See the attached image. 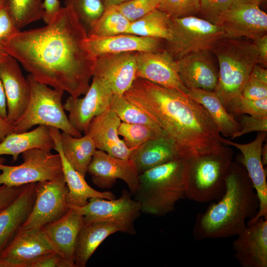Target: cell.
<instances>
[{
	"instance_id": "obj_1",
	"label": "cell",
	"mask_w": 267,
	"mask_h": 267,
	"mask_svg": "<svg viewBox=\"0 0 267 267\" xmlns=\"http://www.w3.org/2000/svg\"><path fill=\"white\" fill-rule=\"evenodd\" d=\"M87 37L73 9L65 5L49 23L19 30L0 46L35 80L76 98L88 90L96 58L87 46Z\"/></svg>"
},
{
	"instance_id": "obj_2",
	"label": "cell",
	"mask_w": 267,
	"mask_h": 267,
	"mask_svg": "<svg viewBox=\"0 0 267 267\" xmlns=\"http://www.w3.org/2000/svg\"><path fill=\"white\" fill-rule=\"evenodd\" d=\"M123 96L166 133L181 157L189 160L225 149L208 111L187 94L136 78Z\"/></svg>"
},
{
	"instance_id": "obj_3",
	"label": "cell",
	"mask_w": 267,
	"mask_h": 267,
	"mask_svg": "<svg viewBox=\"0 0 267 267\" xmlns=\"http://www.w3.org/2000/svg\"><path fill=\"white\" fill-rule=\"evenodd\" d=\"M259 202L244 166L232 162L223 195L217 202L197 215L192 234L198 241L238 235L246 221L255 216Z\"/></svg>"
},
{
	"instance_id": "obj_4",
	"label": "cell",
	"mask_w": 267,
	"mask_h": 267,
	"mask_svg": "<svg viewBox=\"0 0 267 267\" xmlns=\"http://www.w3.org/2000/svg\"><path fill=\"white\" fill-rule=\"evenodd\" d=\"M187 173L186 160L179 157L140 174L134 195L141 212L161 217L174 211L185 197Z\"/></svg>"
},
{
	"instance_id": "obj_5",
	"label": "cell",
	"mask_w": 267,
	"mask_h": 267,
	"mask_svg": "<svg viewBox=\"0 0 267 267\" xmlns=\"http://www.w3.org/2000/svg\"><path fill=\"white\" fill-rule=\"evenodd\" d=\"M212 52L219 66L214 91L223 105L229 107L240 95L252 69L258 64L257 48L251 40L224 38Z\"/></svg>"
},
{
	"instance_id": "obj_6",
	"label": "cell",
	"mask_w": 267,
	"mask_h": 267,
	"mask_svg": "<svg viewBox=\"0 0 267 267\" xmlns=\"http://www.w3.org/2000/svg\"><path fill=\"white\" fill-rule=\"evenodd\" d=\"M30 88V97L26 109L14 124V133H22L33 126L54 127L75 137L82 134L70 123L62 104L64 91L51 89L41 83L30 74L27 77Z\"/></svg>"
},
{
	"instance_id": "obj_7",
	"label": "cell",
	"mask_w": 267,
	"mask_h": 267,
	"mask_svg": "<svg viewBox=\"0 0 267 267\" xmlns=\"http://www.w3.org/2000/svg\"><path fill=\"white\" fill-rule=\"evenodd\" d=\"M232 157L231 151L225 147L220 153L186 159L187 173L185 197L199 203L219 200L224 191Z\"/></svg>"
},
{
	"instance_id": "obj_8",
	"label": "cell",
	"mask_w": 267,
	"mask_h": 267,
	"mask_svg": "<svg viewBox=\"0 0 267 267\" xmlns=\"http://www.w3.org/2000/svg\"><path fill=\"white\" fill-rule=\"evenodd\" d=\"M171 38L165 41L164 49L176 61L190 53L212 51L224 38L219 25L195 16L171 20Z\"/></svg>"
},
{
	"instance_id": "obj_9",
	"label": "cell",
	"mask_w": 267,
	"mask_h": 267,
	"mask_svg": "<svg viewBox=\"0 0 267 267\" xmlns=\"http://www.w3.org/2000/svg\"><path fill=\"white\" fill-rule=\"evenodd\" d=\"M23 161L17 166L0 162V185L18 186L51 180L63 175L59 154L50 150L33 148L22 153Z\"/></svg>"
},
{
	"instance_id": "obj_10",
	"label": "cell",
	"mask_w": 267,
	"mask_h": 267,
	"mask_svg": "<svg viewBox=\"0 0 267 267\" xmlns=\"http://www.w3.org/2000/svg\"><path fill=\"white\" fill-rule=\"evenodd\" d=\"M126 190L118 199L91 198L82 207L71 206L83 216V222H107L118 225L123 232L134 234V222L141 211L139 203Z\"/></svg>"
},
{
	"instance_id": "obj_11",
	"label": "cell",
	"mask_w": 267,
	"mask_h": 267,
	"mask_svg": "<svg viewBox=\"0 0 267 267\" xmlns=\"http://www.w3.org/2000/svg\"><path fill=\"white\" fill-rule=\"evenodd\" d=\"M68 187L64 175L51 180L37 182L36 196L32 211L21 226L42 229L63 217L70 207L67 202Z\"/></svg>"
},
{
	"instance_id": "obj_12",
	"label": "cell",
	"mask_w": 267,
	"mask_h": 267,
	"mask_svg": "<svg viewBox=\"0 0 267 267\" xmlns=\"http://www.w3.org/2000/svg\"><path fill=\"white\" fill-rule=\"evenodd\" d=\"M216 24L224 38L253 40L267 34V14L259 5L234 0L230 6L220 14Z\"/></svg>"
},
{
	"instance_id": "obj_13",
	"label": "cell",
	"mask_w": 267,
	"mask_h": 267,
	"mask_svg": "<svg viewBox=\"0 0 267 267\" xmlns=\"http://www.w3.org/2000/svg\"><path fill=\"white\" fill-rule=\"evenodd\" d=\"M113 93L107 83L92 77L89 88L82 98L69 96L63 104L68 119L79 132L86 133L91 120L109 109Z\"/></svg>"
},
{
	"instance_id": "obj_14",
	"label": "cell",
	"mask_w": 267,
	"mask_h": 267,
	"mask_svg": "<svg viewBox=\"0 0 267 267\" xmlns=\"http://www.w3.org/2000/svg\"><path fill=\"white\" fill-rule=\"evenodd\" d=\"M56 251L42 229L20 226L0 252V267H28L38 257Z\"/></svg>"
},
{
	"instance_id": "obj_15",
	"label": "cell",
	"mask_w": 267,
	"mask_h": 267,
	"mask_svg": "<svg viewBox=\"0 0 267 267\" xmlns=\"http://www.w3.org/2000/svg\"><path fill=\"white\" fill-rule=\"evenodd\" d=\"M135 76L136 78L186 94L188 91L179 79L177 61L165 49L137 52Z\"/></svg>"
},
{
	"instance_id": "obj_16",
	"label": "cell",
	"mask_w": 267,
	"mask_h": 267,
	"mask_svg": "<svg viewBox=\"0 0 267 267\" xmlns=\"http://www.w3.org/2000/svg\"><path fill=\"white\" fill-rule=\"evenodd\" d=\"M136 53H112L96 57L92 77L107 83L113 94L123 95L136 79Z\"/></svg>"
},
{
	"instance_id": "obj_17",
	"label": "cell",
	"mask_w": 267,
	"mask_h": 267,
	"mask_svg": "<svg viewBox=\"0 0 267 267\" xmlns=\"http://www.w3.org/2000/svg\"><path fill=\"white\" fill-rule=\"evenodd\" d=\"M267 132H259L256 138L251 142L241 144L222 138L223 144L232 145L242 154V163L257 194L259 205L257 213L247 224H252L262 217L267 219V183L266 174L262 159L263 144Z\"/></svg>"
},
{
	"instance_id": "obj_18",
	"label": "cell",
	"mask_w": 267,
	"mask_h": 267,
	"mask_svg": "<svg viewBox=\"0 0 267 267\" xmlns=\"http://www.w3.org/2000/svg\"><path fill=\"white\" fill-rule=\"evenodd\" d=\"M88 173L93 183L101 188H109L120 179L127 184L134 195L138 185L139 174L129 159L114 157L101 150L95 151Z\"/></svg>"
},
{
	"instance_id": "obj_19",
	"label": "cell",
	"mask_w": 267,
	"mask_h": 267,
	"mask_svg": "<svg viewBox=\"0 0 267 267\" xmlns=\"http://www.w3.org/2000/svg\"><path fill=\"white\" fill-rule=\"evenodd\" d=\"M233 242L234 256L242 267H267V219L246 224Z\"/></svg>"
},
{
	"instance_id": "obj_20",
	"label": "cell",
	"mask_w": 267,
	"mask_h": 267,
	"mask_svg": "<svg viewBox=\"0 0 267 267\" xmlns=\"http://www.w3.org/2000/svg\"><path fill=\"white\" fill-rule=\"evenodd\" d=\"M0 79L6 99V120L14 125L28 104L30 86L27 78L23 76L17 61L10 56L0 62Z\"/></svg>"
},
{
	"instance_id": "obj_21",
	"label": "cell",
	"mask_w": 267,
	"mask_h": 267,
	"mask_svg": "<svg viewBox=\"0 0 267 267\" xmlns=\"http://www.w3.org/2000/svg\"><path fill=\"white\" fill-rule=\"evenodd\" d=\"M211 52H193L177 61L179 79L187 89L214 90L218 83V71Z\"/></svg>"
},
{
	"instance_id": "obj_22",
	"label": "cell",
	"mask_w": 267,
	"mask_h": 267,
	"mask_svg": "<svg viewBox=\"0 0 267 267\" xmlns=\"http://www.w3.org/2000/svg\"><path fill=\"white\" fill-rule=\"evenodd\" d=\"M121 123L116 113L109 109L91 120L85 134L92 138L97 150L129 160L134 149L128 148L119 137L118 130Z\"/></svg>"
},
{
	"instance_id": "obj_23",
	"label": "cell",
	"mask_w": 267,
	"mask_h": 267,
	"mask_svg": "<svg viewBox=\"0 0 267 267\" xmlns=\"http://www.w3.org/2000/svg\"><path fill=\"white\" fill-rule=\"evenodd\" d=\"M86 43L95 58L107 53L158 51L165 47L163 39L127 33L103 37L88 36Z\"/></svg>"
},
{
	"instance_id": "obj_24",
	"label": "cell",
	"mask_w": 267,
	"mask_h": 267,
	"mask_svg": "<svg viewBox=\"0 0 267 267\" xmlns=\"http://www.w3.org/2000/svg\"><path fill=\"white\" fill-rule=\"evenodd\" d=\"M83 223V216L70 207L63 217L42 228L55 251L74 265L77 240Z\"/></svg>"
},
{
	"instance_id": "obj_25",
	"label": "cell",
	"mask_w": 267,
	"mask_h": 267,
	"mask_svg": "<svg viewBox=\"0 0 267 267\" xmlns=\"http://www.w3.org/2000/svg\"><path fill=\"white\" fill-rule=\"evenodd\" d=\"M50 133L55 143L54 149L59 154L68 192L67 202L69 206L82 207L87 204L91 198H101L107 199L115 198L114 193L110 191H99L90 186L85 178L77 171L66 159L62 150L60 130L49 127Z\"/></svg>"
},
{
	"instance_id": "obj_26",
	"label": "cell",
	"mask_w": 267,
	"mask_h": 267,
	"mask_svg": "<svg viewBox=\"0 0 267 267\" xmlns=\"http://www.w3.org/2000/svg\"><path fill=\"white\" fill-rule=\"evenodd\" d=\"M37 182L25 184L19 195L0 212V252L26 221L33 208Z\"/></svg>"
},
{
	"instance_id": "obj_27",
	"label": "cell",
	"mask_w": 267,
	"mask_h": 267,
	"mask_svg": "<svg viewBox=\"0 0 267 267\" xmlns=\"http://www.w3.org/2000/svg\"><path fill=\"white\" fill-rule=\"evenodd\" d=\"M179 157L173 140L165 136L149 140L134 149L129 160L140 174Z\"/></svg>"
},
{
	"instance_id": "obj_28",
	"label": "cell",
	"mask_w": 267,
	"mask_h": 267,
	"mask_svg": "<svg viewBox=\"0 0 267 267\" xmlns=\"http://www.w3.org/2000/svg\"><path fill=\"white\" fill-rule=\"evenodd\" d=\"M122 232L116 224L107 222H83L77 240L74 263L76 267H85L91 255L109 236Z\"/></svg>"
},
{
	"instance_id": "obj_29",
	"label": "cell",
	"mask_w": 267,
	"mask_h": 267,
	"mask_svg": "<svg viewBox=\"0 0 267 267\" xmlns=\"http://www.w3.org/2000/svg\"><path fill=\"white\" fill-rule=\"evenodd\" d=\"M54 141L50 133L49 127L39 125L31 131L22 133H12L0 141V156L9 155L16 161L19 155L33 148L48 150L54 149Z\"/></svg>"
},
{
	"instance_id": "obj_30",
	"label": "cell",
	"mask_w": 267,
	"mask_h": 267,
	"mask_svg": "<svg viewBox=\"0 0 267 267\" xmlns=\"http://www.w3.org/2000/svg\"><path fill=\"white\" fill-rule=\"evenodd\" d=\"M186 94L206 109L223 136L231 137L241 130L238 122L227 111L214 90L191 89Z\"/></svg>"
},
{
	"instance_id": "obj_31",
	"label": "cell",
	"mask_w": 267,
	"mask_h": 267,
	"mask_svg": "<svg viewBox=\"0 0 267 267\" xmlns=\"http://www.w3.org/2000/svg\"><path fill=\"white\" fill-rule=\"evenodd\" d=\"M60 140L66 159L73 168L85 177L97 149L92 138L86 134L83 136L75 137L62 132Z\"/></svg>"
},
{
	"instance_id": "obj_32",
	"label": "cell",
	"mask_w": 267,
	"mask_h": 267,
	"mask_svg": "<svg viewBox=\"0 0 267 267\" xmlns=\"http://www.w3.org/2000/svg\"><path fill=\"white\" fill-rule=\"evenodd\" d=\"M171 20L168 15L156 8L140 19L131 22L126 33L167 41L171 38Z\"/></svg>"
},
{
	"instance_id": "obj_33",
	"label": "cell",
	"mask_w": 267,
	"mask_h": 267,
	"mask_svg": "<svg viewBox=\"0 0 267 267\" xmlns=\"http://www.w3.org/2000/svg\"><path fill=\"white\" fill-rule=\"evenodd\" d=\"M130 23L117 6L109 7L88 30V36L103 37L125 34Z\"/></svg>"
},
{
	"instance_id": "obj_34",
	"label": "cell",
	"mask_w": 267,
	"mask_h": 267,
	"mask_svg": "<svg viewBox=\"0 0 267 267\" xmlns=\"http://www.w3.org/2000/svg\"><path fill=\"white\" fill-rule=\"evenodd\" d=\"M5 5L20 30L29 24L43 19L42 0H6Z\"/></svg>"
},
{
	"instance_id": "obj_35",
	"label": "cell",
	"mask_w": 267,
	"mask_h": 267,
	"mask_svg": "<svg viewBox=\"0 0 267 267\" xmlns=\"http://www.w3.org/2000/svg\"><path fill=\"white\" fill-rule=\"evenodd\" d=\"M118 133L119 135L123 137V140L126 146L133 149L149 140L168 136L162 129L145 125L129 124L123 122L119 125Z\"/></svg>"
},
{
	"instance_id": "obj_36",
	"label": "cell",
	"mask_w": 267,
	"mask_h": 267,
	"mask_svg": "<svg viewBox=\"0 0 267 267\" xmlns=\"http://www.w3.org/2000/svg\"><path fill=\"white\" fill-rule=\"evenodd\" d=\"M109 109L116 113L121 122L145 125L161 129L142 110L123 95L113 94Z\"/></svg>"
},
{
	"instance_id": "obj_37",
	"label": "cell",
	"mask_w": 267,
	"mask_h": 267,
	"mask_svg": "<svg viewBox=\"0 0 267 267\" xmlns=\"http://www.w3.org/2000/svg\"><path fill=\"white\" fill-rule=\"evenodd\" d=\"M65 5L73 9L87 33L105 10L101 0H65Z\"/></svg>"
},
{
	"instance_id": "obj_38",
	"label": "cell",
	"mask_w": 267,
	"mask_h": 267,
	"mask_svg": "<svg viewBox=\"0 0 267 267\" xmlns=\"http://www.w3.org/2000/svg\"><path fill=\"white\" fill-rule=\"evenodd\" d=\"M239 97L249 99L267 98V70L265 67L258 64L254 66Z\"/></svg>"
},
{
	"instance_id": "obj_39",
	"label": "cell",
	"mask_w": 267,
	"mask_h": 267,
	"mask_svg": "<svg viewBox=\"0 0 267 267\" xmlns=\"http://www.w3.org/2000/svg\"><path fill=\"white\" fill-rule=\"evenodd\" d=\"M157 8L172 18L199 14V0H161Z\"/></svg>"
},
{
	"instance_id": "obj_40",
	"label": "cell",
	"mask_w": 267,
	"mask_h": 267,
	"mask_svg": "<svg viewBox=\"0 0 267 267\" xmlns=\"http://www.w3.org/2000/svg\"><path fill=\"white\" fill-rule=\"evenodd\" d=\"M161 0H129L117 6L118 10L131 22L157 8Z\"/></svg>"
},
{
	"instance_id": "obj_41",
	"label": "cell",
	"mask_w": 267,
	"mask_h": 267,
	"mask_svg": "<svg viewBox=\"0 0 267 267\" xmlns=\"http://www.w3.org/2000/svg\"><path fill=\"white\" fill-rule=\"evenodd\" d=\"M229 108L236 114H247L256 117H267V98L249 99L239 97Z\"/></svg>"
},
{
	"instance_id": "obj_42",
	"label": "cell",
	"mask_w": 267,
	"mask_h": 267,
	"mask_svg": "<svg viewBox=\"0 0 267 267\" xmlns=\"http://www.w3.org/2000/svg\"><path fill=\"white\" fill-rule=\"evenodd\" d=\"M234 0H199V14L209 22L216 24L221 13L226 10Z\"/></svg>"
},
{
	"instance_id": "obj_43",
	"label": "cell",
	"mask_w": 267,
	"mask_h": 267,
	"mask_svg": "<svg viewBox=\"0 0 267 267\" xmlns=\"http://www.w3.org/2000/svg\"><path fill=\"white\" fill-rule=\"evenodd\" d=\"M238 123L241 130L231 136L232 139L252 132L267 131V117H256L242 114Z\"/></svg>"
},
{
	"instance_id": "obj_44",
	"label": "cell",
	"mask_w": 267,
	"mask_h": 267,
	"mask_svg": "<svg viewBox=\"0 0 267 267\" xmlns=\"http://www.w3.org/2000/svg\"><path fill=\"white\" fill-rule=\"evenodd\" d=\"M28 267H76L56 252L40 255L34 259Z\"/></svg>"
},
{
	"instance_id": "obj_45",
	"label": "cell",
	"mask_w": 267,
	"mask_h": 267,
	"mask_svg": "<svg viewBox=\"0 0 267 267\" xmlns=\"http://www.w3.org/2000/svg\"><path fill=\"white\" fill-rule=\"evenodd\" d=\"M19 30L5 4L0 7V43Z\"/></svg>"
},
{
	"instance_id": "obj_46",
	"label": "cell",
	"mask_w": 267,
	"mask_h": 267,
	"mask_svg": "<svg viewBox=\"0 0 267 267\" xmlns=\"http://www.w3.org/2000/svg\"><path fill=\"white\" fill-rule=\"evenodd\" d=\"M25 185L18 186L0 185V212L10 204L21 192Z\"/></svg>"
},
{
	"instance_id": "obj_47",
	"label": "cell",
	"mask_w": 267,
	"mask_h": 267,
	"mask_svg": "<svg viewBox=\"0 0 267 267\" xmlns=\"http://www.w3.org/2000/svg\"><path fill=\"white\" fill-rule=\"evenodd\" d=\"M62 7L59 0H44L43 19L45 24L54 20L59 14Z\"/></svg>"
},
{
	"instance_id": "obj_48",
	"label": "cell",
	"mask_w": 267,
	"mask_h": 267,
	"mask_svg": "<svg viewBox=\"0 0 267 267\" xmlns=\"http://www.w3.org/2000/svg\"><path fill=\"white\" fill-rule=\"evenodd\" d=\"M258 52V64L264 67L267 65V34L253 40Z\"/></svg>"
},
{
	"instance_id": "obj_49",
	"label": "cell",
	"mask_w": 267,
	"mask_h": 267,
	"mask_svg": "<svg viewBox=\"0 0 267 267\" xmlns=\"http://www.w3.org/2000/svg\"><path fill=\"white\" fill-rule=\"evenodd\" d=\"M14 128L13 125L0 116V141L7 135L14 133Z\"/></svg>"
},
{
	"instance_id": "obj_50",
	"label": "cell",
	"mask_w": 267,
	"mask_h": 267,
	"mask_svg": "<svg viewBox=\"0 0 267 267\" xmlns=\"http://www.w3.org/2000/svg\"><path fill=\"white\" fill-rule=\"evenodd\" d=\"M0 116L6 119L7 116L6 99L2 83L0 79Z\"/></svg>"
},
{
	"instance_id": "obj_51",
	"label": "cell",
	"mask_w": 267,
	"mask_h": 267,
	"mask_svg": "<svg viewBox=\"0 0 267 267\" xmlns=\"http://www.w3.org/2000/svg\"><path fill=\"white\" fill-rule=\"evenodd\" d=\"M105 8L114 6H118L129 0H101Z\"/></svg>"
},
{
	"instance_id": "obj_52",
	"label": "cell",
	"mask_w": 267,
	"mask_h": 267,
	"mask_svg": "<svg viewBox=\"0 0 267 267\" xmlns=\"http://www.w3.org/2000/svg\"><path fill=\"white\" fill-rule=\"evenodd\" d=\"M241 1L259 5L265 0H239Z\"/></svg>"
},
{
	"instance_id": "obj_53",
	"label": "cell",
	"mask_w": 267,
	"mask_h": 267,
	"mask_svg": "<svg viewBox=\"0 0 267 267\" xmlns=\"http://www.w3.org/2000/svg\"><path fill=\"white\" fill-rule=\"evenodd\" d=\"M8 55L0 46V62L4 61L8 57Z\"/></svg>"
},
{
	"instance_id": "obj_54",
	"label": "cell",
	"mask_w": 267,
	"mask_h": 267,
	"mask_svg": "<svg viewBox=\"0 0 267 267\" xmlns=\"http://www.w3.org/2000/svg\"><path fill=\"white\" fill-rule=\"evenodd\" d=\"M6 0H0V7L5 4Z\"/></svg>"
},
{
	"instance_id": "obj_55",
	"label": "cell",
	"mask_w": 267,
	"mask_h": 267,
	"mask_svg": "<svg viewBox=\"0 0 267 267\" xmlns=\"http://www.w3.org/2000/svg\"><path fill=\"white\" fill-rule=\"evenodd\" d=\"M4 159L3 158H0V162H2L4 161Z\"/></svg>"
}]
</instances>
